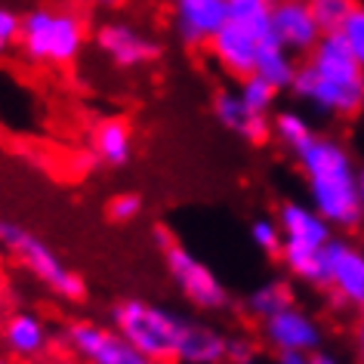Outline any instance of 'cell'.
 Here are the masks:
<instances>
[{
    "label": "cell",
    "instance_id": "1",
    "mask_svg": "<svg viewBox=\"0 0 364 364\" xmlns=\"http://www.w3.org/2000/svg\"><path fill=\"white\" fill-rule=\"evenodd\" d=\"M290 93L318 114L349 121L364 112V65L352 56L340 34H324L299 62Z\"/></svg>",
    "mask_w": 364,
    "mask_h": 364
},
{
    "label": "cell",
    "instance_id": "2",
    "mask_svg": "<svg viewBox=\"0 0 364 364\" xmlns=\"http://www.w3.org/2000/svg\"><path fill=\"white\" fill-rule=\"evenodd\" d=\"M296 167L303 173L309 204L333 225V232H346L361 225L358 220V173L352 151L336 136L318 133L296 154Z\"/></svg>",
    "mask_w": 364,
    "mask_h": 364
},
{
    "label": "cell",
    "instance_id": "3",
    "mask_svg": "<svg viewBox=\"0 0 364 364\" xmlns=\"http://www.w3.org/2000/svg\"><path fill=\"white\" fill-rule=\"evenodd\" d=\"M186 315L176 309L149 303L139 296H127L112 309V327L124 340H130L154 364H173L179 349V336L186 331Z\"/></svg>",
    "mask_w": 364,
    "mask_h": 364
},
{
    "label": "cell",
    "instance_id": "4",
    "mask_svg": "<svg viewBox=\"0 0 364 364\" xmlns=\"http://www.w3.org/2000/svg\"><path fill=\"white\" fill-rule=\"evenodd\" d=\"M16 43H19L22 53L31 62H41V65H71L87 43V28L77 13L38 6V10L22 16V28Z\"/></svg>",
    "mask_w": 364,
    "mask_h": 364
},
{
    "label": "cell",
    "instance_id": "5",
    "mask_svg": "<svg viewBox=\"0 0 364 364\" xmlns=\"http://www.w3.org/2000/svg\"><path fill=\"white\" fill-rule=\"evenodd\" d=\"M158 238L164 250V266H167L170 281L179 287V294L201 312H223L232 303L229 287L223 284V278L201 257H195L188 247H182L179 241H170L164 232H158Z\"/></svg>",
    "mask_w": 364,
    "mask_h": 364
},
{
    "label": "cell",
    "instance_id": "6",
    "mask_svg": "<svg viewBox=\"0 0 364 364\" xmlns=\"http://www.w3.org/2000/svg\"><path fill=\"white\" fill-rule=\"evenodd\" d=\"M0 241H4L6 247L22 259V266L28 269L43 287H50L56 296H65V299L84 296V281H80V275L75 269H68L65 262L59 259V253L53 250L50 244H43L38 235L25 232L22 225L0 223Z\"/></svg>",
    "mask_w": 364,
    "mask_h": 364
},
{
    "label": "cell",
    "instance_id": "7",
    "mask_svg": "<svg viewBox=\"0 0 364 364\" xmlns=\"http://www.w3.org/2000/svg\"><path fill=\"white\" fill-rule=\"evenodd\" d=\"M68 349L87 364H154L142 355L130 340H124L114 327H102L96 321H75L65 327Z\"/></svg>",
    "mask_w": 364,
    "mask_h": 364
},
{
    "label": "cell",
    "instance_id": "8",
    "mask_svg": "<svg viewBox=\"0 0 364 364\" xmlns=\"http://www.w3.org/2000/svg\"><path fill=\"white\" fill-rule=\"evenodd\" d=\"M324 253H327L324 290L333 296V303L361 312V306H364V247L352 244L349 238L333 235Z\"/></svg>",
    "mask_w": 364,
    "mask_h": 364
},
{
    "label": "cell",
    "instance_id": "9",
    "mask_svg": "<svg viewBox=\"0 0 364 364\" xmlns=\"http://www.w3.org/2000/svg\"><path fill=\"white\" fill-rule=\"evenodd\" d=\"M259 340L269 346L272 352H315L324 343V331L306 309L296 303L281 309L266 321H259Z\"/></svg>",
    "mask_w": 364,
    "mask_h": 364
},
{
    "label": "cell",
    "instance_id": "10",
    "mask_svg": "<svg viewBox=\"0 0 364 364\" xmlns=\"http://www.w3.org/2000/svg\"><path fill=\"white\" fill-rule=\"evenodd\" d=\"M324 31L318 28L309 0H275L272 4V41H278L294 56H309Z\"/></svg>",
    "mask_w": 364,
    "mask_h": 364
},
{
    "label": "cell",
    "instance_id": "11",
    "mask_svg": "<svg viewBox=\"0 0 364 364\" xmlns=\"http://www.w3.org/2000/svg\"><path fill=\"white\" fill-rule=\"evenodd\" d=\"M275 220L284 232V247L290 250H324L336 235L309 201H281Z\"/></svg>",
    "mask_w": 364,
    "mask_h": 364
},
{
    "label": "cell",
    "instance_id": "12",
    "mask_svg": "<svg viewBox=\"0 0 364 364\" xmlns=\"http://www.w3.org/2000/svg\"><path fill=\"white\" fill-rule=\"evenodd\" d=\"M96 43L117 68H142L149 62L158 59V41L149 38L145 31H139L130 22H105L96 31Z\"/></svg>",
    "mask_w": 364,
    "mask_h": 364
},
{
    "label": "cell",
    "instance_id": "13",
    "mask_svg": "<svg viewBox=\"0 0 364 364\" xmlns=\"http://www.w3.org/2000/svg\"><path fill=\"white\" fill-rule=\"evenodd\" d=\"M229 22L225 0H173V28L186 47H207Z\"/></svg>",
    "mask_w": 364,
    "mask_h": 364
},
{
    "label": "cell",
    "instance_id": "14",
    "mask_svg": "<svg viewBox=\"0 0 364 364\" xmlns=\"http://www.w3.org/2000/svg\"><path fill=\"white\" fill-rule=\"evenodd\" d=\"M262 38H257L253 31H247L238 22H225L220 31L213 34V41L207 43L213 62L220 65L225 75H232L235 80L253 75L257 68V53H259Z\"/></svg>",
    "mask_w": 364,
    "mask_h": 364
},
{
    "label": "cell",
    "instance_id": "15",
    "mask_svg": "<svg viewBox=\"0 0 364 364\" xmlns=\"http://www.w3.org/2000/svg\"><path fill=\"white\" fill-rule=\"evenodd\" d=\"M213 117L223 130L241 136L250 145H262L272 139V117L250 112L238 96V90H220L213 96Z\"/></svg>",
    "mask_w": 364,
    "mask_h": 364
},
{
    "label": "cell",
    "instance_id": "16",
    "mask_svg": "<svg viewBox=\"0 0 364 364\" xmlns=\"http://www.w3.org/2000/svg\"><path fill=\"white\" fill-rule=\"evenodd\" d=\"M225 358H229V336L220 327L186 321L176 349V364H225Z\"/></svg>",
    "mask_w": 364,
    "mask_h": 364
},
{
    "label": "cell",
    "instance_id": "17",
    "mask_svg": "<svg viewBox=\"0 0 364 364\" xmlns=\"http://www.w3.org/2000/svg\"><path fill=\"white\" fill-rule=\"evenodd\" d=\"M90 151L105 167H124L133 158V130L124 117H105L90 133Z\"/></svg>",
    "mask_w": 364,
    "mask_h": 364
},
{
    "label": "cell",
    "instance_id": "18",
    "mask_svg": "<svg viewBox=\"0 0 364 364\" xmlns=\"http://www.w3.org/2000/svg\"><path fill=\"white\" fill-rule=\"evenodd\" d=\"M4 343H6V349H10L13 355H19V358H34V355H41L50 343L47 324L31 312H19L6 321Z\"/></svg>",
    "mask_w": 364,
    "mask_h": 364
},
{
    "label": "cell",
    "instance_id": "19",
    "mask_svg": "<svg viewBox=\"0 0 364 364\" xmlns=\"http://www.w3.org/2000/svg\"><path fill=\"white\" fill-rule=\"evenodd\" d=\"M296 68H299L296 56H294V53H290V50L281 47L278 41L266 38V41L259 43V53H257V68H253V75L266 77L272 87H278L281 93H284V90H290V84H294Z\"/></svg>",
    "mask_w": 364,
    "mask_h": 364
},
{
    "label": "cell",
    "instance_id": "20",
    "mask_svg": "<svg viewBox=\"0 0 364 364\" xmlns=\"http://www.w3.org/2000/svg\"><path fill=\"white\" fill-rule=\"evenodd\" d=\"M287 306H294V287H290L287 278H269L244 296V312L253 321H266V318H272Z\"/></svg>",
    "mask_w": 364,
    "mask_h": 364
},
{
    "label": "cell",
    "instance_id": "21",
    "mask_svg": "<svg viewBox=\"0 0 364 364\" xmlns=\"http://www.w3.org/2000/svg\"><path fill=\"white\" fill-rule=\"evenodd\" d=\"M315 136L318 133H315L312 121H309L303 112H296V108H281V112L272 114V139H275L287 154H294V158L315 139Z\"/></svg>",
    "mask_w": 364,
    "mask_h": 364
},
{
    "label": "cell",
    "instance_id": "22",
    "mask_svg": "<svg viewBox=\"0 0 364 364\" xmlns=\"http://www.w3.org/2000/svg\"><path fill=\"white\" fill-rule=\"evenodd\" d=\"M229 4V22L244 25L257 38H272V4L275 0H225Z\"/></svg>",
    "mask_w": 364,
    "mask_h": 364
},
{
    "label": "cell",
    "instance_id": "23",
    "mask_svg": "<svg viewBox=\"0 0 364 364\" xmlns=\"http://www.w3.org/2000/svg\"><path fill=\"white\" fill-rule=\"evenodd\" d=\"M238 96L244 99V105H247L250 112L272 117V108H275L278 96H281V90H278V87H272L266 77L247 75V77H241V80H238Z\"/></svg>",
    "mask_w": 364,
    "mask_h": 364
},
{
    "label": "cell",
    "instance_id": "24",
    "mask_svg": "<svg viewBox=\"0 0 364 364\" xmlns=\"http://www.w3.org/2000/svg\"><path fill=\"white\" fill-rule=\"evenodd\" d=\"M355 6H358V0H309V10L324 34H340L343 22L352 16Z\"/></svg>",
    "mask_w": 364,
    "mask_h": 364
},
{
    "label": "cell",
    "instance_id": "25",
    "mask_svg": "<svg viewBox=\"0 0 364 364\" xmlns=\"http://www.w3.org/2000/svg\"><path fill=\"white\" fill-rule=\"evenodd\" d=\"M250 244L257 247L262 257L269 259H278L281 257V247H284V232L275 216H257L250 223Z\"/></svg>",
    "mask_w": 364,
    "mask_h": 364
},
{
    "label": "cell",
    "instance_id": "26",
    "mask_svg": "<svg viewBox=\"0 0 364 364\" xmlns=\"http://www.w3.org/2000/svg\"><path fill=\"white\" fill-rule=\"evenodd\" d=\"M340 38L346 41V47L352 50V56L364 65V4H361V0H358V6L352 10L349 19L343 22Z\"/></svg>",
    "mask_w": 364,
    "mask_h": 364
},
{
    "label": "cell",
    "instance_id": "27",
    "mask_svg": "<svg viewBox=\"0 0 364 364\" xmlns=\"http://www.w3.org/2000/svg\"><path fill=\"white\" fill-rule=\"evenodd\" d=\"M142 195H136V192H124V195H117L112 204H108V216H112L114 223H133V220H139L142 216Z\"/></svg>",
    "mask_w": 364,
    "mask_h": 364
},
{
    "label": "cell",
    "instance_id": "28",
    "mask_svg": "<svg viewBox=\"0 0 364 364\" xmlns=\"http://www.w3.org/2000/svg\"><path fill=\"white\" fill-rule=\"evenodd\" d=\"M257 361V346L247 336H229V358L225 364H253Z\"/></svg>",
    "mask_w": 364,
    "mask_h": 364
},
{
    "label": "cell",
    "instance_id": "29",
    "mask_svg": "<svg viewBox=\"0 0 364 364\" xmlns=\"http://www.w3.org/2000/svg\"><path fill=\"white\" fill-rule=\"evenodd\" d=\"M19 28H22V16H16L13 10L0 6V38L6 43H16L19 41Z\"/></svg>",
    "mask_w": 364,
    "mask_h": 364
},
{
    "label": "cell",
    "instance_id": "30",
    "mask_svg": "<svg viewBox=\"0 0 364 364\" xmlns=\"http://www.w3.org/2000/svg\"><path fill=\"white\" fill-rule=\"evenodd\" d=\"M275 364H309V352H278Z\"/></svg>",
    "mask_w": 364,
    "mask_h": 364
},
{
    "label": "cell",
    "instance_id": "31",
    "mask_svg": "<svg viewBox=\"0 0 364 364\" xmlns=\"http://www.w3.org/2000/svg\"><path fill=\"white\" fill-rule=\"evenodd\" d=\"M309 364H343V361L324 349H315V352H309Z\"/></svg>",
    "mask_w": 364,
    "mask_h": 364
},
{
    "label": "cell",
    "instance_id": "32",
    "mask_svg": "<svg viewBox=\"0 0 364 364\" xmlns=\"http://www.w3.org/2000/svg\"><path fill=\"white\" fill-rule=\"evenodd\" d=\"M355 352H358V358H361V364H364V315H361L358 327H355Z\"/></svg>",
    "mask_w": 364,
    "mask_h": 364
},
{
    "label": "cell",
    "instance_id": "33",
    "mask_svg": "<svg viewBox=\"0 0 364 364\" xmlns=\"http://www.w3.org/2000/svg\"><path fill=\"white\" fill-rule=\"evenodd\" d=\"M358 220H361V225H364V167H361V173H358Z\"/></svg>",
    "mask_w": 364,
    "mask_h": 364
},
{
    "label": "cell",
    "instance_id": "34",
    "mask_svg": "<svg viewBox=\"0 0 364 364\" xmlns=\"http://www.w3.org/2000/svg\"><path fill=\"white\" fill-rule=\"evenodd\" d=\"M87 4H96V6H114L117 0H87Z\"/></svg>",
    "mask_w": 364,
    "mask_h": 364
},
{
    "label": "cell",
    "instance_id": "35",
    "mask_svg": "<svg viewBox=\"0 0 364 364\" xmlns=\"http://www.w3.org/2000/svg\"><path fill=\"white\" fill-rule=\"evenodd\" d=\"M6 50H10V43H6L4 38H0V56H4V53H6Z\"/></svg>",
    "mask_w": 364,
    "mask_h": 364
},
{
    "label": "cell",
    "instance_id": "36",
    "mask_svg": "<svg viewBox=\"0 0 364 364\" xmlns=\"http://www.w3.org/2000/svg\"><path fill=\"white\" fill-rule=\"evenodd\" d=\"M0 364H6V361H4V358H0Z\"/></svg>",
    "mask_w": 364,
    "mask_h": 364
},
{
    "label": "cell",
    "instance_id": "37",
    "mask_svg": "<svg viewBox=\"0 0 364 364\" xmlns=\"http://www.w3.org/2000/svg\"><path fill=\"white\" fill-rule=\"evenodd\" d=\"M361 315H364V306H361Z\"/></svg>",
    "mask_w": 364,
    "mask_h": 364
}]
</instances>
